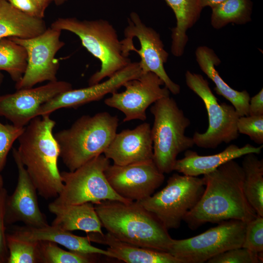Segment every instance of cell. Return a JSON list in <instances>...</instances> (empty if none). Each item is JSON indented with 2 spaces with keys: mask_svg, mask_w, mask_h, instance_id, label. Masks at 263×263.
I'll return each instance as SVG.
<instances>
[{
  "mask_svg": "<svg viewBox=\"0 0 263 263\" xmlns=\"http://www.w3.org/2000/svg\"><path fill=\"white\" fill-rule=\"evenodd\" d=\"M173 10L176 25L172 30L171 52L175 56H181L188 38L187 31L200 18L203 7L200 0H165Z\"/></svg>",
  "mask_w": 263,
  "mask_h": 263,
  "instance_id": "25",
  "label": "cell"
},
{
  "mask_svg": "<svg viewBox=\"0 0 263 263\" xmlns=\"http://www.w3.org/2000/svg\"><path fill=\"white\" fill-rule=\"evenodd\" d=\"M226 0H200L203 8L209 6L211 8Z\"/></svg>",
  "mask_w": 263,
  "mask_h": 263,
  "instance_id": "38",
  "label": "cell"
},
{
  "mask_svg": "<svg viewBox=\"0 0 263 263\" xmlns=\"http://www.w3.org/2000/svg\"><path fill=\"white\" fill-rule=\"evenodd\" d=\"M73 89L63 80L50 81L36 88L19 89L12 94L0 95V116L12 124L25 127L37 116L40 107L59 94Z\"/></svg>",
  "mask_w": 263,
  "mask_h": 263,
  "instance_id": "15",
  "label": "cell"
},
{
  "mask_svg": "<svg viewBox=\"0 0 263 263\" xmlns=\"http://www.w3.org/2000/svg\"><path fill=\"white\" fill-rule=\"evenodd\" d=\"M118 121L116 115L107 112L84 115L70 128L55 133L59 157L69 171L103 154L116 133Z\"/></svg>",
  "mask_w": 263,
  "mask_h": 263,
  "instance_id": "4",
  "label": "cell"
},
{
  "mask_svg": "<svg viewBox=\"0 0 263 263\" xmlns=\"http://www.w3.org/2000/svg\"><path fill=\"white\" fill-rule=\"evenodd\" d=\"M68 0H52L56 6H60L64 4Z\"/></svg>",
  "mask_w": 263,
  "mask_h": 263,
  "instance_id": "40",
  "label": "cell"
},
{
  "mask_svg": "<svg viewBox=\"0 0 263 263\" xmlns=\"http://www.w3.org/2000/svg\"><path fill=\"white\" fill-rule=\"evenodd\" d=\"M256 154L244 155L242 162L245 197L258 215L263 217V160Z\"/></svg>",
  "mask_w": 263,
  "mask_h": 263,
  "instance_id": "26",
  "label": "cell"
},
{
  "mask_svg": "<svg viewBox=\"0 0 263 263\" xmlns=\"http://www.w3.org/2000/svg\"><path fill=\"white\" fill-rule=\"evenodd\" d=\"M48 208L55 216L51 223L53 226L69 231L81 230L87 233L104 234L102 224L92 203L65 205L53 201Z\"/></svg>",
  "mask_w": 263,
  "mask_h": 263,
  "instance_id": "21",
  "label": "cell"
},
{
  "mask_svg": "<svg viewBox=\"0 0 263 263\" xmlns=\"http://www.w3.org/2000/svg\"><path fill=\"white\" fill-rule=\"evenodd\" d=\"M4 78L3 74L0 71V86L1 85Z\"/></svg>",
  "mask_w": 263,
  "mask_h": 263,
  "instance_id": "42",
  "label": "cell"
},
{
  "mask_svg": "<svg viewBox=\"0 0 263 263\" xmlns=\"http://www.w3.org/2000/svg\"><path fill=\"white\" fill-rule=\"evenodd\" d=\"M163 85L164 82L155 74L142 73L139 77L124 83V91L112 93L104 103L122 112L125 115L124 122L132 120L144 121L147 119L146 110L150 105L169 96V91L166 86L162 87Z\"/></svg>",
  "mask_w": 263,
  "mask_h": 263,
  "instance_id": "13",
  "label": "cell"
},
{
  "mask_svg": "<svg viewBox=\"0 0 263 263\" xmlns=\"http://www.w3.org/2000/svg\"><path fill=\"white\" fill-rule=\"evenodd\" d=\"M19 10L34 17L43 19L45 10L35 0H6Z\"/></svg>",
  "mask_w": 263,
  "mask_h": 263,
  "instance_id": "36",
  "label": "cell"
},
{
  "mask_svg": "<svg viewBox=\"0 0 263 263\" xmlns=\"http://www.w3.org/2000/svg\"><path fill=\"white\" fill-rule=\"evenodd\" d=\"M38 242L41 263H90L96 261L95 256L65 250L54 242Z\"/></svg>",
  "mask_w": 263,
  "mask_h": 263,
  "instance_id": "30",
  "label": "cell"
},
{
  "mask_svg": "<svg viewBox=\"0 0 263 263\" xmlns=\"http://www.w3.org/2000/svg\"><path fill=\"white\" fill-rule=\"evenodd\" d=\"M252 8L251 0H226L211 8V24L220 29L229 23L245 24L251 20Z\"/></svg>",
  "mask_w": 263,
  "mask_h": 263,
  "instance_id": "27",
  "label": "cell"
},
{
  "mask_svg": "<svg viewBox=\"0 0 263 263\" xmlns=\"http://www.w3.org/2000/svg\"><path fill=\"white\" fill-rule=\"evenodd\" d=\"M188 87L201 98L207 111L208 127L203 133L195 132L194 145L204 149H216L222 143L228 144L239 135L237 128L240 117L232 105L219 103L208 81L202 75L187 71L185 74Z\"/></svg>",
  "mask_w": 263,
  "mask_h": 263,
  "instance_id": "9",
  "label": "cell"
},
{
  "mask_svg": "<svg viewBox=\"0 0 263 263\" xmlns=\"http://www.w3.org/2000/svg\"><path fill=\"white\" fill-rule=\"evenodd\" d=\"M12 154L18 171L17 184L14 192L7 196L5 222L11 224L18 222L32 227H41L49 224L40 210L37 190L22 163L17 149L13 148Z\"/></svg>",
  "mask_w": 263,
  "mask_h": 263,
  "instance_id": "17",
  "label": "cell"
},
{
  "mask_svg": "<svg viewBox=\"0 0 263 263\" xmlns=\"http://www.w3.org/2000/svg\"><path fill=\"white\" fill-rule=\"evenodd\" d=\"M125 38L121 40L126 46L133 44V39H138L140 47L133 45L130 51H135L141 58L139 62L143 73L152 72L158 76L173 94L180 92V86L174 82L167 74L164 66L169 57L159 34L153 28L147 26L136 12H132L128 18V24L124 31Z\"/></svg>",
  "mask_w": 263,
  "mask_h": 263,
  "instance_id": "12",
  "label": "cell"
},
{
  "mask_svg": "<svg viewBox=\"0 0 263 263\" xmlns=\"http://www.w3.org/2000/svg\"><path fill=\"white\" fill-rule=\"evenodd\" d=\"M203 178L174 173L160 191L136 201L153 213L168 229L178 228L205 189Z\"/></svg>",
  "mask_w": 263,
  "mask_h": 263,
  "instance_id": "8",
  "label": "cell"
},
{
  "mask_svg": "<svg viewBox=\"0 0 263 263\" xmlns=\"http://www.w3.org/2000/svg\"><path fill=\"white\" fill-rule=\"evenodd\" d=\"M242 247L263 255V217L257 215L247 222Z\"/></svg>",
  "mask_w": 263,
  "mask_h": 263,
  "instance_id": "32",
  "label": "cell"
},
{
  "mask_svg": "<svg viewBox=\"0 0 263 263\" xmlns=\"http://www.w3.org/2000/svg\"><path fill=\"white\" fill-rule=\"evenodd\" d=\"M51 27L76 35L82 46L100 62V70L88 80L89 86L110 77L131 62L124 55L116 30L107 20H80L75 17L59 18Z\"/></svg>",
  "mask_w": 263,
  "mask_h": 263,
  "instance_id": "5",
  "label": "cell"
},
{
  "mask_svg": "<svg viewBox=\"0 0 263 263\" xmlns=\"http://www.w3.org/2000/svg\"><path fill=\"white\" fill-rule=\"evenodd\" d=\"M38 3H39L41 6L46 10L47 8L50 5L52 0H35Z\"/></svg>",
  "mask_w": 263,
  "mask_h": 263,
  "instance_id": "39",
  "label": "cell"
},
{
  "mask_svg": "<svg viewBox=\"0 0 263 263\" xmlns=\"http://www.w3.org/2000/svg\"><path fill=\"white\" fill-rule=\"evenodd\" d=\"M47 29L43 19L29 16L14 7L6 0H0V39L16 37L29 38Z\"/></svg>",
  "mask_w": 263,
  "mask_h": 263,
  "instance_id": "24",
  "label": "cell"
},
{
  "mask_svg": "<svg viewBox=\"0 0 263 263\" xmlns=\"http://www.w3.org/2000/svg\"><path fill=\"white\" fill-rule=\"evenodd\" d=\"M27 53L23 47L10 38L0 39V71L6 72L16 83L26 68Z\"/></svg>",
  "mask_w": 263,
  "mask_h": 263,
  "instance_id": "28",
  "label": "cell"
},
{
  "mask_svg": "<svg viewBox=\"0 0 263 263\" xmlns=\"http://www.w3.org/2000/svg\"><path fill=\"white\" fill-rule=\"evenodd\" d=\"M195 56L201 70L215 84V92L231 103L239 116L248 115L249 94L246 90L236 91L223 80L215 68L221 61L214 51L205 46H200L196 50Z\"/></svg>",
  "mask_w": 263,
  "mask_h": 263,
  "instance_id": "23",
  "label": "cell"
},
{
  "mask_svg": "<svg viewBox=\"0 0 263 263\" xmlns=\"http://www.w3.org/2000/svg\"><path fill=\"white\" fill-rule=\"evenodd\" d=\"M25 127L4 124L0 121V172L3 169L9 151L23 133Z\"/></svg>",
  "mask_w": 263,
  "mask_h": 263,
  "instance_id": "33",
  "label": "cell"
},
{
  "mask_svg": "<svg viewBox=\"0 0 263 263\" xmlns=\"http://www.w3.org/2000/svg\"><path fill=\"white\" fill-rule=\"evenodd\" d=\"M94 208L102 227L126 243L169 252L173 239L159 220L136 201L106 200Z\"/></svg>",
  "mask_w": 263,
  "mask_h": 263,
  "instance_id": "3",
  "label": "cell"
},
{
  "mask_svg": "<svg viewBox=\"0 0 263 263\" xmlns=\"http://www.w3.org/2000/svg\"><path fill=\"white\" fill-rule=\"evenodd\" d=\"M203 175V193L183 219L190 229L229 220L247 223L257 216L244 195V172L237 162L230 160Z\"/></svg>",
  "mask_w": 263,
  "mask_h": 263,
  "instance_id": "1",
  "label": "cell"
},
{
  "mask_svg": "<svg viewBox=\"0 0 263 263\" xmlns=\"http://www.w3.org/2000/svg\"><path fill=\"white\" fill-rule=\"evenodd\" d=\"M104 173L114 191L131 201H139L151 196L165 179L164 173L153 160L123 166L110 165Z\"/></svg>",
  "mask_w": 263,
  "mask_h": 263,
  "instance_id": "14",
  "label": "cell"
},
{
  "mask_svg": "<svg viewBox=\"0 0 263 263\" xmlns=\"http://www.w3.org/2000/svg\"><path fill=\"white\" fill-rule=\"evenodd\" d=\"M110 165V159L102 154L74 171L60 172L63 187L53 202L65 205H95L106 200L132 202L119 195L108 183L104 171Z\"/></svg>",
  "mask_w": 263,
  "mask_h": 263,
  "instance_id": "7",
  "label": "cell"
},
{
  "mask_svg": "<svg viewBox=\"0 0 263 263\" xmlns=\"http://www.w3.org/2000/svg\"><path fill=\"white\" fill-rule=\"evenodd\" d=\"M263 256L243 247L226 250L208 260L207 263H261Z\"/></svg>",
  "mask_w": 263,
  "mask_h": 263,
  "instance_id": "31",
  "label": "cell"
},
{
  "mask_svg": "<svg viewBox=\"0 0 263 263\" xmlns=\"http://www.w3.org/2000/svg\"><path fill=\"white\" fill-rule=\"evenodd\" d=\"M246 222L229 220L197 236L173 239L169 253L182 263H203L226 250L242 247Z\"/></svg>",
  "mask_w": 263,
  "mask_h": 263,
  "instance_id": "10",
  "label": "cell"
},
{
  "mask_svg": "<svg viewBox=\"0 0 263 263\" xmlns=\"http://www.w3.org/2000/svg\"><path fill=\"white\" fill-rule=\"evenodd\" d=\"M13 234L19 238L32 241H50L62 245L70 251L82 254H99L113 258L107 250L93 246L88 237L79 236L52 225L41 227L26 225L16 227Z\"/></svg>",
  "mask_w": 263,
  "mask_h": 263,
  "instance_id": "20",
  "label": "cell"
},
{
  "mask_svg": "<svg viewBox=\"0 0 263 263\" xmlns=\"http://www.w3.org/2000/svg\"><path fill=\"white\" fill-rule=\"evenodd\" d=\"M90 242L108 245L113 258L127 263H182L169 252L131 244L115 238L109 233L88 234Z\"/></svg>",
  "mask_w": 263,
  "mask_h": 263,
  "instance_id": "22",
  "label": "cell"
},
{
  "mask_svg": "<svg viewBox=\"0 0 263 263\" xmlns=\"http://www.w3.org/2000/svg\"><path fill=\"white\" fill-rule=\"evenodd\" d=\"M237 128L239 133L247 135L257 144H263V115L240 116Z\"/></svg>",
  "mask_w": 263,
  "mask_h": 263,
  "instance_id": "34",
  "label": "cell"
},
{
  "mask_svg": "<svg viewBox=\"0 0 263 263\" xmlns=\"http://www.w3.org/2000/svg\"><path fill=\"white\" fill-rule=\"evenodd\" d=\"M61 32L50 27L33 38H9L23 47L27 55L25 71L15 84L17 90L30 88L46 81L57 80L56 75L59 64L55 57L65 45V43L60 40Z\"/></svg>",
  "mask_w": 263,
  "mask_h": 263,
  "instance_id": "11",
  "label": "cell"
},
{
  "mask_svg": "<svg viewBox=\"0 0 263 263\" xmlns=\"http://www.w3.org/2000/svg\"><path fill=\"white\" fill-rule=\"evenodd\" d=\"M142 71L139 62H131L107 80L88 87L73 89L59 94L42 104L37 116L50 114L62 108H76L87 103L101 99L105 95L117 91L127 81L139 77Z\"/></svg>",
  "mask_w": 263,
  "mask_h": 263,
  "instance_id": "16",
  "label": "cell"
},
{
  "mask_svg": "<svg viewBox=\"0 0 263 263\" xmlns=\"http://www.w3.org/2000/svg\"><path fill=\"white\" fill-rule=\"evenodd\" d=\"M150 111L154 117L153 161L162 173H169L173 170L178 155L194 145L192 137L185 134L190 121L170 96L155 102Z\"/></svg>",
  "mask_w": 263,
  "mask_h": 263,
  "instance_id": "6",
  "label": "cell"
},
{
  "mask_svg": "<svg viewBox=\"0 0 263 263\" xmlns=\"http://www.w3.org/2000/svg\"><path fill=\"white\" fill-rule=\"evenodd\" d=\"M3 179L2 175L0 174V192L4 188H3Z\"/></svg>",
  "mask_w": 263,
  "mask_h": 263,
  "instance_id": "41",
  "label": "cell"
},
{
  "mask_svg": "<svg viewBox=\"0 0 263 263\" xmlns=\"http://www.w3.org/2000/svg\"><path fill=\"white\" fill-rule=\"evenodd\" d=\"M56 124L50 114L37 116L18 139L19 157L38 193L46 200L55 199L63 187L57 165L59 149L53 134Z\"/></svg>",
  "mask_w": 263,
  "mask_h": 263,
  "instance_id": "2",
  "label": "cell"
},
{
  "mask_svg": "<svg viewBox=\"0 0 263 263\" xmlns=\"http://www.w3.org/2000/svg\"><path fill=\"white\" fill-rule=\"evenodd\" d=\"M263 146L255 147L246 144L240 147L231 144L221 152L209 155H200L195 151L187 150L184 157L176 160L173 170L186 175L197 177L211 172L221 165L247 154H260Z\"/></svg>",
  "mask_w": 263,
  "mask_h": 263,
  "instance_id": "19",
  "label": "cell"
},
{
  "mask_svg": "<svg viewBox=\"0 0 263 263\" xmlns=\"http://www.w3.org/2000/svg\"><path fill=\"white\" fill-rule=\"evenodd\" d=\"M7 196V191L4 188L0 192V263H7L9 255L5 233L6 203Z\"/></svg>",
  "mask_w": 263,
  "mask_h": 263,
  "instance_id": "35",
  "label": "cell"
},
{
  "mask_svg": "<svg viewBox=\"0 0 263 263\" xmlns=\"http://www.w3.org/2000/svg\"><path fill=\"white\" fill-rule=\"evenodd\" d=\"M7 263H41L38 242L23 240L12 233L6 234Z\"/></svg>",
  "mask_w": 263,
  "mask_h": 263,
  "instance_id": "29",
  "label": "cell"
},
{
  "mask_svg": "<svg viewBox=\"0 0 263 263\" xmlns=\"http://www.w3.org/2000/svg\"><path fill=\"white\" fill-rule=\"evenodd\" d=\"M103 154L119 166L153 160L150 124L144 122L133 129L116 133Z\"/></svg>",
  "mask_w": 263,
  "mask_h": 263,
  "instance_id": "18",
  "label": "cell"
},
{
  "mask_svg": "<svg viewBox=\"0 0 263 263\" xmlns=\"http://www.w3.org/2000/svg\"><path fill=\"white\" fill-rule=\"evenodd\" d=\"M263 115V89L250 98L248 115Z\"/></svg>",
  "mask_w": 263,
  "mask_h": 263,
  "instance_id": "37",
  "label": "cell"
}]
</instances>
